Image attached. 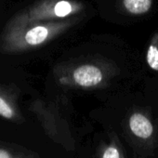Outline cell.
<instances>
[{
  "label": "cell",
  "mask_w": 158,
  "mask_h": 158,
  "mask_svg": "<svg viewBox=\"0 0 158 158\" xmlns=\"http://www.w3.org/2000/svg\"><path fill=\"white\" fill-rule=\"evenodd\" d=\"M69 25V22H31L19 13L8 23L0 36V49L7 54L24 52L48 43Z\"/></svg>",
  "instance_id": "obj_1"
},
{
  "label": "cell",
  "mask_w": 158,
  "mask_h": 158,
  "mask_svg": "<svg viewBox=\"0 0 158 158\" xmlns=\"http://www.w3.org/2000/svg\"><path fill=\"white\" fill-rule=\"evenodd\" d=\"M81 6L68 0H43L21 13L31 22H49L75 14Z\"/></svg>",
  "instance_id": "obj_2"
},
{
  "label": "cell",
  "mask_w": 158,
  "mask_h": 158,
  "mask_svg": "<svg viewBox=\"0 0 158 158\" xmlns=\"http://www.w3.org/2000/svg\"><path fill=\"white\" fill-rule=\"evenodd\" d=\"M128 129L136 139L150 143L154 137V127L148 116L140 112H134L128 118Z\"/></svg>",
  "instance_id": "obj_3"
},
{
  "label": "cell",
  "mask_w": 158,
  "mask_h": 158,
  "mask_svg": "<svg viewBox=\"0 0 158 158\" xmlns=\"http://www.w3.org/2000/svg\"><path fill=\"white\" fill-rule=\"evenodd\" d=\"M74 83L81 88H94L103 80V73L100 67L93 64H83L73 72Z\"/></svg>",
  "instance_id": "obj_4"
},
{
  "label": "cell",
  "mask_w": 158,
  "mask_h": 158,
  "mask_svg": "<svg viewBox=\"0 0 158 158\" xmlns=\"http://www.w3.org/2000/svg\"><path fill=\"white\" fill-rule=\"evenodd\" d=\"M96 158H125L123 148L117 137L113 134L107 141H102L97 148Z\"/></svg>",
  "instance_id": "obj_5"
},
{
  "label": "cell",
  "mask_w": 158,
  "mask_h": 158,
  "mask_svg": "<svg viewBox=\"0 0 158 158\" xmlns=\"http://www.w3.org/2000/svg\"><path fill=\"white\" fill-rule=\"evenodd\" d=\"M0 116L10 121H19L21 114L12 99L4 90L0 89Z\"/></svg>",
  "instance_id": "obj_6"
},
{
  "label": "cell",
  "mask_w": 158,
  "mask_h": 158,
  "mask_svg": "<svg viewBox=\"0 0 158 158\" xmlns=\"http://www.w3.org/2000/svg\"><path fill=\"white\" fill-rule=\"evenodd\" d=\"M0 158H41L39 154L21 146L0 141Z\"/></svg>",
  "instance_id": "obj_7"
},
{
  "label": "cell",
  "mask_w": 158,
  "mask_h": 158,
  "mask_svg": "<svg viewBox=\"0 0 158 158\" xmlns=\"http://www.w3.org/2000/svg\"><path fill=\"white\" fill-rule=\"evenodd\" d=\"M123 4L129 13L141 15L150 10L152 7V0H123Z\"/></svg>",
  "instance_id": "obj_8"
},
{
  "label": "cell",
  "mask_w": 158,
  "mask_h": 158,
  "mask_svg": "<svg viewBox=\"0 0 158 158\" xmlns=\"http://www.w3.org/2000/svg\"><path fill=\"white\" fill-rule=\"evenodd\" d=\"M147 63L150 66L151 69L154 71H158V45L152 42L147 50L146 55Z\"/></svg>",
  "instance_id": "obj_9"
}]
</instances>
